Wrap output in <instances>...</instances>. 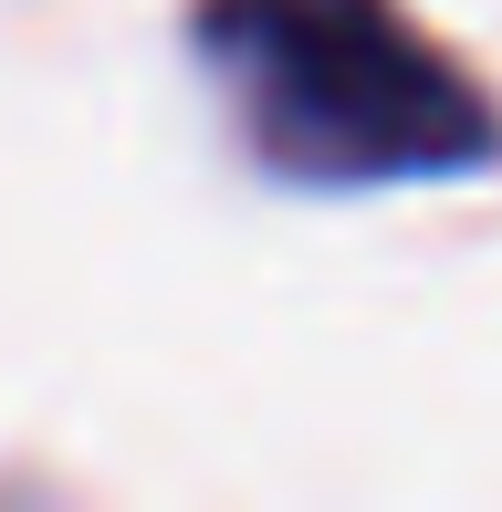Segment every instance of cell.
<instances>
[{"label": "cell", "instance_id": "1", "mask_svg": "<svg viewBox=\"0 0 502 512\" xmlns=\"http://www.w3.org/2000/svg\"><path fill=\"white\" fill-rule=\"evenodd\" d=\"M210 63L293 178H440L492 147L471 84L387 0H210Z\"/></svg>", "mask_w": 502, "mask_h": 512}]
</instances>
